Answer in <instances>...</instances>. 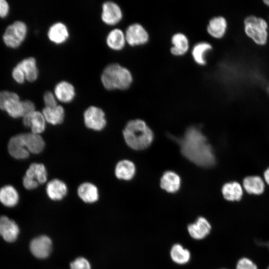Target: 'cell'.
Returning <instances> with one entry per match:
<instances>
[{
	"label": "cell",
	"instance_id": "1",
	"mask_svg": "<svg viewBox=\"0 0 269 269\" xmlns=\"http://www.w3.org/2000/svg\"><path fill=\"white\" fill-rule=\"evenodd\" d=\"M175 139L180 145L182 154L200 166L209 167L215 163V157L206 137L197 128H188L183 137Z\"/></svg>",
	"mask_w": 269,
	"mask_h": 269
},
{
	"label": "cell",
	"instance_id": "2",
	"mask_svg": "<svg viewBox=\"0 0 269 269\" xmlns=\"http://www.w3.org/2000/svg\"><path fill=\"white\" fill-rule=\"evenodd\" d=\"M101 81L105 88L108 90L125 91L134 84V76L127 67L119 63H112L104 69Z\"/></svg>",
	"mask_w": 269,
	"mask_h": 269
},
{
	"label": "cell",
	"instance_id": "3",
	"mask_svg": "<svg viewBox=\"0 0 269 269\" xmlns=\"http://www.w3.org/2000/svg\"><path fill=\"white\" fill-rule=\"evenodd\" d=\"M123 136L128 145L135 150H142L151 143L153 134L144 121L136 119L129 121L124 130Z\"/></svg>",
	"mask_w": 269,
	"mask_h": 269
},
{
	"label": "cell",
	"instance_id": "4",
	"mask_svg": "<svg viewBox=\"0 0 269 269\" xmlns=\"http://www.w3.org/2000/svg\"><path fill=\"white\" fill-rule=\"evenodd\" d=\"M244 29L246 36L256 44L265 45L268 38V23L266 19L253 14L244 19Z\"/></svg>",
	"mask_w": 269,
	"mask_h": 269
},
{
	"label": "cell",
	"instance_id": "5",
	"mask_svg": "<svg viewBox=\"0 0 269 269\" xmlns=\"http://www.w3.org/2000/svg\"><path fill=\"white\" fill-rule=\"evenodd\" d=\"M127 44L132 48H140L147 45L151 36L147 28L141 23L134 21L126 27L125 31Z\"/></svg>",
	"mask_w": 269,
	"mask_h": 269
},
{
	"label": "cell",
	"instance_id": "6",
	"mask_svg": "<svg viewBox=\"0 0 269 269\" xmlns=\"http://www.w3.org/2000/svg\"><path fill=\"white\" fill-rule=\"evenodd\" d=\"M0 109L13 118L23 117L25 115L23 101H20L19 96L13 92H0Z\"/></svg>",
	"mask_w": 269,
	"mask_h": 269
},
{
	"label": "cell",
	"instance_id": "7",
	"mask_svg": "<svg viewBox=\"0 0 269 269\" xmlns=\"http://www.w3.org/2000/svg\"><path fill=\"white\" fill-rule=\"evenodd\" d=\"M27 32L26 24L22 21H15L6 28L2 35L3 42L8 47L18 48L24 40Z\"/></svg>",
	"mask_w": 269,
	"mask_h": 269
},
{
	"label": "cell",
	"instance_id": "8",
	"mask_svg": "<svg viewBox=\"0 0 269 269\" xmlns=\"http://www.w3.org/2000/svg\"><path fill=\"white\" fill-rule=\"evenodd\" d=\"M169 53L176 58L187 56L190 52L191 43L188 36L182 31H176L170 37Z\"/></svg>",
	"mask_w": 269,
	"mask_h": 269
},
{
	"label": "cell",
	"instance_id": "9",
	"mask_svg": "<svg viewBox=\"0 0 269 269\" xmlns=\"http://www.w3.org/2000/svg\"><path fill=\"white\" fill-rule=\"evenodd\" d=\"M213 50V45L210 40H200L191 45L189 55L194 63L200 67L208 64V57Z\"/></svg>",
	"mask_w": 269,
	"mask_h": 269
},
{
	"label": "cell",
	"instance_id": "10",
	"mask_svg": "<svg viewBox=\"0 0 269 269\" xmlns=\"http://www.w3.org/2000/svg\"><path fill=\"white\" fill-rule=\"evenodd\" d=\"M228 23L223 15H218L211 17L206 26V32L209 37L214 40H220L226 35Z\"/></svg>",
	"mask_w": 269,
	"mask_h": 269
},
{
	"label": "cell",
	"instance_id": "11",
	"mask_svg": "<svg viewBox=\"0 0 269 269\" xmlns=\"http://www.w3.org/2000/svg\"><path fill=\"white\" fill-rule=\"evenodd\" d=\"M103 111L97 107L90 106L84 113L86 126L95 131H101L106 125V120Z\"/></svg>",
	"mask_w": 269,
	"mask_h": 269
},
{
	"label": "cell",
	"instance_id": "12",
	"mask_svg": "<svg viewBox=\"0 0 269 269\" xmlns=\"http://www.w3.org/2000/svg\"><path fill=\"white\" fill-rule=\"evenodd\" d=\"M123 16L122 8L118 3L108 1L103 4L101 18L106 24L115 25L122 20Z\"/></svg>",
	"mask_w": 269,
	"mask_h": 269
},
{
	"label": "cell",
	"instance_id": "13",
	"mask_svg": "<svg viewBox=\"0 0 269 269\" xmlns=\"http://www.w3.org/2000/svg\"><path fill=\"white\" fill-rule=\"evenodd\" d=\"M52 249V241L46 236H40L33 239L30 242V250L32 255L39 259L47 258Z\"/></svg>",
	"mask_w": 269,
	"mask_h": 269
},
{
	"label": "cell",
	"instance_id": "14",
	"mask_svg": "<svg viewBox=\"0 0 269 269\" xmlns=\"http://www.w3.org/2000/svg\"><path fill=\"white\" fill-rule=\"evenodd\" d=\"M211 225L204 217H199L196 221L187 226V231L193 239L199 240L204 239L210 233Z\"/></svg>",
	"mask_w": 269,
	"mask_h": 269
},
{
	"label": "cell",
	"instance_id": "15",
	"mask_svg": "<svg viewBox=\"0 0 269 269\" xmlns=\"http://www.w3.org/2000/svg\"><path fill=\"white\" fill-rule=\"evenodd\" d=\"M22 118L24 126L30 128L31 133L39 134L44 132L46 121L42 113L34 111L25 115Z\"/></svg>",
	"mask_w": 269,
	"mask_h": 269
},
{
	"label": "cell",
	"instance_id": "16",
	"mask_svg": "<svg viewBox=\"0 0 269 269\" xmlns=\"http://www.w3.org/2000/svg\"><path fill=\"white\" fill-rule=\"evenodd\" d=\"M19 230L17 224L5 216L0 217V235L7 242L15 241Z\"/></svg>",
	"mask_w": 269,
	"mask_h": 269
},
{
	"label": "cell",
	"instance_id": "17",
	"mask_svg": "<svg viewBox=\"0 0 269 269\" xmlns=\"http://www.w3.org/2000/svg\"><path fill=\"white\" fill-rule=\"evenodd\" d=\"M8 150L13 157L18 159H26L30 153L24 145L21 134L13 136L9 139Z\"/></svg>",
	"mask_w": 269,
	"mask_h": 269
},
{
	"label": "cell",
	"instance_id": "18",
	"mask_svg": "<svg viewBox=\"0 0 269 269\" xmlns=\"http://www.w3.org/2000/svg\"><path fill=\"white\" fill-rule=\"evenodd\" d=\"M21 134L24 145L30 153L38 154L42 152L45 142L39 134L32 133Z\"/></svg>",
	"mask_w": 269,
	"mask_h": 269
},
{
	"label": "cell",
	"instance_id": "19",
	"mask_svg": "<svg viewBox=\"0 0 269 269\" xmlns=\"http://www.w3.org/2000/svg\"><path fill=\"white\" fill-rule=\"evenodd\" d=\"M47 36L52 42L60 44L64 43L68 39L69 33L65 24L58 22L53 24L49 28Z\"/></svg>",
	"mask_w": 269,
	"mask_h": 269
},
{
	"label": "cell",
	"instance_id": "20",
	"mask_svg": "<svg viewBox=\"0 0 269 269\" xmlns=\"http://www.w3.org/2000/svg\"><path fill=\"white\" fill-rule=\"evenodd\" d=\"M106 43L114 50H122L127 45L125 31L119 28L112 29L107 36Z\"/></svg>",
	"mask_w": 269,
	"mask_h": 269
},
{
	"label": "cell",
	"instance_id": "21",
	"mask_svg": "<svg viewBox=\"0 0 269 269\" xmlns=\"http://www.w3.org/2000/svg\"><path fill=\"white\" fill-rule=\"evenodd\" d=\"M54 95L59 101L65 103H69L75 97V88L69 82L61 81L55 87Z\"/></svg>",
	"mask_w": 269,
	"mask_h": 269
},
{
	"label": "cell",
	"instance_id": "22",
	"mask_svg": "<svg viewBox=\"0 0 269 269\" xmlns=\"http://www.w3.org/2000/svg\"><path fill=\"white\" fill-rule=\"evenodd\" d=\"M46 190L50 199L53 200H60L66 195L67 187L62 181L54 179L48 183Z\"/></svg>",
	"mask_w": 269,
	"mask_h": 269
},
{
	"label": "cell",
	"instance_id": "23",
	"mask_svg": "<svg viewBox=\"0 0 269 269\" xmlns=\"http://www.w3.org/2000/svg\"><path fill=\"white\" fill-rule=\"evenodd\" d=\"M24 73L25 79L29 82L35 81L38 75V70L35 59L32 57L25 58L16 65Z\"/></svg>",
	"mask_w": 269,
	"mask_h": 269
},
{
	"label": "cell",
	"instance_id": "24",
	"mask_svg": "<svg viewBox=\"0 0 269 269\" xmlns=\"http://www.w3.org/2000/svg\"><path fill=\"white\" fill-rule=\"evenodd\" d=\"M180 178L176 173L168 171L165 172L160 180L161 188L169 193L177 191L180 186Z\"/></svg>",
	"mask_w": 269,
	"mask_h": 269
},
{
	"label": "cell",
	"instance_id": "25",
	"mask_svg": "<svg viewBox=\"0 0 269 269\" xmlns=\"http://www.w3.org/2000/svg\"><path fill=\"white\" fill-rule=\"evenodd\" d=\"M77 193L79 197L86 203H94L99 198L98 188L91 183L81 184L78 188Z\"/></svg>",
	"mask_w": 269,
	"mask_h": 269
},
{
	"label": "cell",
	"instance_id": "26",
	"mask_svg": "<svg viewBox=\"0 0 269 269\" xmlns=\"http://www.w3.org/2000/svg\"><path fill=\"white\" fill-rule=\"evenodd\" d=\"M222 193L226 200L238 201L241 199L243 191L241 184L234 181L225 184L222 187Z\"/></svg>",
	"mask_w": 269,
	"mask_h": 269
},
{
	"label": "cell",
	"instance_id": "27",
	"mask_svg": "<svg viewBox=\"0 0 269 269\" xmlns=\"http://www.w3.org/2000/svg\"><path fill=\"white\" fill-rule=\"evenodd\" d=\"M243 184L244 189L249 194L260 195L265 190L264 182L258 176H249L245 177Z\"/></svg>",
	"mask_w": 269,
	"mask_h": 269
},
{
	"label": "cell",
	"instance_id": "28",
	"mask_svg": "<svg viewBox=\"0 0 269 269\" xmlns=\"http://www.w3.org/2000/svg\"><path fill=\"white\" fill-rule=\"evenodd\" d=\"M170 256L172 261L178 265H185L188 263L191 258L190 251L184 248L180 244H174L170 251Z\"/></svg>",
	"mask_w": 269,
	"mask_h": 269
},
{
	"label": "cell",
	"instance_id": "29",
	"mask_svg": "<svg viewBox=\"0 0 269 269\" xmlns=\"http://www.w3.org/2000/svg\"><path fill=\"white\" fill-rule=\"evenodd\" d=\"M19 200L16 190L11 185H6L0 189V202L4 206L11 207L15 206Z\"/></svg>",
	"mask_w": 269,
	"mask_h": 269
},
{
	"label": "cell",
	"instance_id": "30",
	"mask_svg": "<svg viewBox=\"0 0 269 269\" xmlns=\"http://www.w3.org/2000/svg\"><path fill=\"white\" fill-rule=\"evenodd\" d=\"M135 170L133 162L129 160H123L117 164L115 172L118 178L128 180L134 177Z\"/></svg>",
	"mask_w": 269,
	"mask_h": 269
},
{
	"label": "cell",
	"instance_id": "31",
	"mask_svg": "<svg viewBox=\"0 0 269 269\" xmlns=\"http://www.w3.org/2000/svg\"><path fill=\"white\" fill-rule=\"evenodd\" d=\"M42 113L45 121L53 125L61 124L64 118V110L60 105L52 108L45 107Z\"/></svg>",
	"mask_w": 269,
	"mask_h": 269
},
{
	"label": "cell",
	"instance_id": "32",
	"mask_svg": "<svg viewBox=\"0 0 269 269\" xmlns=\"http://www.w3.org/2000/svg\"><path fill=\"white\" fill-rule=\"evenodd\" d=\"M25 176L37 181L39 184H43L47 180V174L43 164L33 163L26 170Z\"/></svg>",
	"mask_w": 269,
	"mask_h": 269
},
{
	"label": "cell",
	"instance_id": "33",
	"mask_svg": "<svg viewBox=\"0 0 269 269\" xmlns=\"http://www.w3.org/2000/svg\"><path fill=\"white\" fill-rule=\"evenodd\" d=\"M70 269H91V266L86 259L79 257L71 263Z\"/></svg>",
	"mask_w": 269,
	"mask_h": 269
},
{
	"label": "cell",
	"instance_id": "34",
	"mask_svg": "<svg viewBox=\"0 0 269 269\" xmlns=\"http://www.w3.org/2000/svg\"><path fill=\"white\" fill-rule=\"evenodd\" d=\"M236 269H258V267L251 260L243 258L238 261Z\"/></svg>",
	"mask_w": 269,
	"mask_h": 269
},
{
	"label": "cell",
	"instance_id": "35",
	"mask_svg": "<svg viewBox=\"0 0 269 269\" xmlns=\"http://www.w3.org/2000/svg\"><path fill=\"white\" fill-rule=\"evenodd\" d=\"M55 95L50 91H47L43 96L45 107L52 108L57 105Z\"/></svg>",
	"mask_w": 269,
	"mask_h": 269
},
{
	"label": "cell",
	"instance_id": "36",
	"mask_svg": "<svg viewBox=\"0 0 269 269\" xmlns=\"http://www.w3.org/2000/svg\"><path fill=\"white\" fill-rule=\"evenodd\" d=\"M12 77L14 81L19 84H23L26 80L24 73L17 66L12 69Z\"/></svg>",
	"mask_w": 269,
	"mask_h": 269
},
{
	"label": "cell",
	"instance_id": "37",
	"mask_svg": "<svg viewBox=\"0 0 269 269\" xmlns=\"http://www.w3.org/2000/svg\"><path fill=\"white\" fill-rule=\"evenodd\" d=\"M22 182L24 187L28 190L34 189L39 185L37 181L33 180L26 176L23 177Z\"/></svg>",
	"mask_w": 269,
	"mask_h": 269
},
{
	"label": "cell",
	"instance_id": "38",
	"mask_svg": "<svg viewBox=\"0 0 269 269\" xmlns=\"http://www.w3.org/2000/svg\"><path fill=\"white\" fill-rule=\"evenodd\" d=\"M9 11V5L5 0H0V17H5Z\"/></svg>",
	"mask_w": 269,
	"mask_h": 269
},
{
	"label": "cell",
	"instance_id": "39",
	"mask_svg": "<svg viewBox=\"0 0 269 269\" xmlns=\"http://www.w3.org/2000/svg\"><path fill=\"white\" fill-rule=\"evenodd\" d=\"M23 103L25 115L33 111H35V107L34 104L31 101L27 100H24V101H23Z\"/></svg>",
	"mask_w": 269,
	"mask_h": 269
},
{
	"label": "cell",
	"instance_id": "40",
	"mask_svg": "<svg viewBox=\"0 0 269 269\" xmlns=\"http://www.w3.org/2000/svg\"><path fill=\"white\" fill-rule=\"evenodd\" d=\"M264 178L266 182L269 185V168L267 169L264 172Z\"/></svg>",
	"mask_w": 269,
	"mask_h": 269
},
{
	"label": "cell",
	"instance_id": "41",
	"mask_svg": "<svg viewBox=\"0 0 269 269\" xmlns=\"http://www.w3.org/2000/svg\"><path fill=\"white\" fill-rule=\"evenodd\" d=\"M264 3L269 7V0H263Z\"/></svg>",
	"mask_w": 269,
	"mask_h": 269
},
{
	"label": "cell",
	"instance_id": "42",
	"mask_svg": "<svg viewBox=\"0 0 269 269\" xmlns=\"http://www.w3.org/2000/svg\"><path fill=\"white\" fill-rule=\"evenodd\" d=\"M269 269V267L268 268V269Z\"/></svg>",
	"mask_w": 269,
	"mask_h": 269
}]
</instances>
